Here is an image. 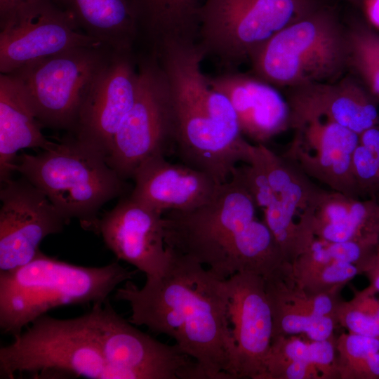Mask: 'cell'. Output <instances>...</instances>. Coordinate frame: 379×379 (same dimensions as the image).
I'll use <instances>...</instances> for the list:
<instances>
[{
	"instance_id": "cell-1",
	"label": "cell",
	"mask_w": 379,
	"mask_h": 379,
	"mask_svg": "<svg viewBox=\"0 0 379 379\" xmlns=\"http://www.w3.org/2000/svg\"><path fill=\"white\" fill-rule=\"evenodd\" d=\"M168 249L162 275L146 278L142 288L128 280L116 289L114 298L128 303L131 324L173 339L194 361L199 379L239 378L227 279Z\"/></svg>"
},
{
	"instance_id": "cell-2",
	"label": "cell",
	"mask_w": 379,
	"mask_h": 379,
	"mask_svg": "<svg viewBox=\"0 0 379 379\" xmlns=\"http://www.w3.org/2000/svg\"><path fill=\"white\" fill-rule=\"evenodd\" d=\"M256 208L241 180L231 175L207 203L164 213L166 245L225 279L241 272L264 279L282 274L290 264L256 218Z\"/></svg>"
},
{
	"instance_id": "cell-3",
	"label": "cell",
	"mask_w": 379,
	"mask_h": 379,
	"mask_svg": "<svg viewBox=\"0 0 379 379\" xmlns=\"http://www.w3.org/2000/svg\"><path fill=\"white\" fill-rule=\"evenodd\" d=\"M136 273L118 262L84 267L40 251L28 263L0 272L1 331L16 337L25 326L58 307L104 302Z\"/></svg>"
},
{
	"instance_id": "cell-4",
	"label": "cell",
	"mask_w": 379,
	"mask_h": 379,
	"mask_svg": "<svg viewBox=\"0 0 379 379\" xmlns=\"http://www.w3.org/2000/svg\"><path fill=\"white\" fill-rule=\"evenodd\" d=\"M15 171L40 189L68 220L77 219L83 229L96 234L101 208L128 191L126 180L103 154L69 133L48 149L21 154Z\"/></svg>"
},
{
	"instance_id": "cell-5",
	"label": "cell",
	"mask_w": 379,
	"mask_h": 379,
	"mask_svg": "<svg viewBox=\"0 0 379 379\" xmlns=\"http://www.w3.org/2000/svg\"><path fill=\"white\" fill-rule=\"evenodd\" d=\"M248 61L251 74L274 87L335 81L347 70L345 23L326 1L272 36Z\"/></svg>"
},
{
	"instance_id": "cell-6",
	"label": "cell",
	"mask_w": 379,
	"mask_h": 379,
	"mask_svg": "<svg viewBox=\"0 0 379 379\" xmlns=\"http://www.w3.org/2000/svg\"><path fill=\"white\" fill-rule=\"evenodd\" d=\"M29 373L36 378L114 379L86 318L40 316L0 348L1 378Z\"/></svg>"
},
{
	"instance_id": "cell-7",
	"label": "cell",
	"mask_w": 379,
	"mask_h": 379,
	"mask_svg": "<svg viewBox=\"0 0 379 379\" xmlns=\"http://www.w3.org/2000/svg\"><path fill=\"white\" fill-rule=\"evenodd\" d=\"M327 0H206L197 43L224 71L236 70L278 32Z\"/></svg>"
},
{
	"instance_id": "cell-8",
	"label": "cell",
	"mask_w": 379,
	"mask_h": 379,
	"mask_svg": "<svg viewBox=\"0 0 379 379\" xmlns=\"http://www.w3.org/2000/svg\"><path fill=\"white\" fill-rule=\"evenodd\" d=\"M112 49L103 45L74 48L11 73L21 83L43 128L72 132L81 105Z\"/></svg>"
},
{
	"instance_id": "cell-9",
	"label": "cell",
	"mask_w": 379,
	"mask_h": 379,
	"mask_svg": "<svg viewBox=\"0 0 379 379\" xmlns=\"http://www.w3.org/2000/svg\"><path fill=\"white\" fill-rule=\"evenodd\" d=\"M138 80L133 106L114 138L108 164L124 180L132 178L147 159L173 147L175 114L167 78L151 51L138 58Z\"/></svg>"
},
{
	"instance_id": "cell-10",
	"label": "cell",
	"mask_w": 379,
	"mask_h": 379,
	"mask_svg": "<svg viewBox=\"0 0 379 379\" xmlns=\"http://www.w3.org/2000/svg\"><path fill=\"white\" fill-rule=\"evenodd\" d=\"M114 379H199L194 361L174 344L135 328L109 304H93L86 314Z\"/></svg>"
},
{
	"instance_id": "cell-11",
	"label": "cell",
	"mask_w": 379,
	"mask_h": 379,
	"mask_svg": "<svg viewBox=\"0 0 379 379\" xmlns=\"http://www.w3.org/2000/svg\"><path fill=\"white\" fill-rule=\"evenodd\" d=\"M95 45L102 44L53 0L29 2L0 20V72L9 74L61 52Z\"/></svg>"
},
{
	"instance_id": "cell-12",
	"label": "cell",
	"mask_w": 379,
	"mask_h": 379,
	"mask_svg": "<svg viewBox=\"0 0 379 379\" xmlns=\"http://www.w3.org/2000/svg\"><path fill=\"white\" fill-rule=\"evenodd\" d=\"M0 272L33 260L47 236L69 222L46 195L25 177L9 179L0 190Z\"/></svg>"
},
{
	"instance_id": "cell-13",
	"label": "cell",
	"mask_w": 379,
	"mask_h": 379,
	"mask_svg": "<svg viewBox=\"0 0 379 379\" xmlns=\"http://www.w3.org/2000/svg\"><path fill=\"white\" fill-rule=\"evenodd\" d=\"M293 139L283 155L309 178L331 190L359 198L352 159L359 135L318 117H291Z\"/></svg>"
},
{
	"instance_id": "cell-14",
	"label": "cell",
	"mask_w": 379,
	"mask_h": 379,
	"mask_svg": "<svg viewBox=\"0 0 379 379\" xmlns=\"http://www.w3.org/2000/svg\"><path fill=\"white\" fill-rule=\"evenodd\" d=\"M138 80V58L133 50H112L69 133L107 158L116 133L135 101Z\"/></svg>"
},
{
	"instance_id": "cell-15",
	"label": "cell",
	"mask_w": 379,
	"mask_h": 379,
	"mask_svg": "<svg viewBox=\"0 0 379 379\" xmlns=\"http://www.w3.org/2000/svg\"><path fill=\"white\" fill-rule=\"evenodd\" d=\"M163 215L125 195L100 218L97 234L118 260L144 272L146 278L157 277L170 262Z\"/></svg>"
},
{
	"instance_id": "cell-16",
	"label": "cell",
	"mask_w": 379,
	"mask_h": 379,
	"mask_svg": "<svg viewBox=\"0 0 379 379\" xmlns=\"http://www.w3.org/2000/svg\"><path fill=\"white\" fill-rule=\"evenodd\" d=\"M229 317L237 347L239 378L265 379L273 338V318L265 279L241 272L227 279Z\"/></svg>"
},
{
	"instance_id": "cell-17",
	"label": "cell",
	"mask_w": 379,
	"mask_h": 379,
	"mask_svg": "<svg viewBox=\"0 0 379 379\" xmlns=\"http://www.w3.org/2000/svg\"><path fill=\"white\" fill-rule=\"evenodd\" d=\"M165 157H151L137 167L129 194L133 199L164 214L192 210L213 197L219 183L199 170L169 162Z\"/></svg>"
},
{
	"instance_id": "cell-18",
	"label": "cell",
	"mask_w": 379,
	"mask_h": 379,
	"mask_svg": "<svg viewBox=\"0 0 379 379\" xmlns=\"http://www.w3.org/2000/svg\"><path fill=\"white\" fill-rule=\"evenodd\" d=\"M207 77L211 87L230 102L242 134L257 144L290 128L289 105L276 87L237 70Z\"/></svg>"
},
{
	"instance_id": "cell-19",
	"label": "cell",
	"mask_w": 379,
	"mask_h": 379,
	"mask_svg": "<svg viewBox=\"0 0 379 379\" xmlns=\"http://www.w3.org/2000/svg\"><path fill=\"white\" fill-rule=\"evenodd\" d=\"M291 114L328 119L359 135L379 125L376 98L356 77L288 88Z\"/></svg>"
},
{
	"instance_id": "cell-20",
	"label": "cell",
	"mask_w": 379,
	"mask_h": 379,
	"mask_svg": "<svg viewBox=\"0 0 379 379\" xmlns=\"http://www.w3.org/2000/svg\"><path fill=\"white\" fill-rule=\"evenodd\" d=\"M19 80L11 74H0V182L11 178L17 153L23 149L46 150L55 145L42 133Z\"/></svg>"
},
{
	"instance_id": "cell-21",
	"label": "cell",
	"mask_w": 379,
	"mask_h": 379,
	"mask_svg": "<svg viewBox=\"0 0 379 379\" xmlns=\"http://www.w3.org/2000/svg\"><path fill=\"white\" fill-rule=\"evenodd\" d=\"M312 230L315 238L329 242L379 240V198L361 199L323 190Z\"/></svg>"
},
{
	"instance_id": "cell-22",
	"label": "cell",
	"mask_w": 379,
	"mask_h": 379,
	"mask_svg": "<svg viewBox=\"0 0 379 379\" xmlns=\"http://www.w3.org/2000/svg\"><path fill=\"white\" fill-rule=\"evenodd\" d=\"M81 30L114 51L133 50L140 35L131 0H53Z\"/></svg>"
},
{
	"instance_id": "cell-23",
	"label": "cell",
	"mask_w": 379,
	"mask_h": 379,
	"mask_svg": "<svg viewBox=\"0 0 379 379\" xmlns=\"http://www.w3.org/2000/svg\"><path fill=\"white\" fill-rule=\"evenodd\" d=\"M140 34L152 48L169 39L197 40L200 11L206 0H131Z\"/></svg>"
},
{
	"instance_id": "cell-24",
	"label": "cell",
	"mask_w": 379,
	"mask_h": 379,
	"mask_svg": "<svg viewBox=\"0 0 379 379\" xmlns=\"http://www.w3.org/2000/svg\"><path fill=\"white\" fill-rule=\"evenodd\" d=\"M347 69L379 98V34L370 24L354 15L346 20Z\"/></svg>"
},
{
	"instance_id": "cell-25",
	"label": "cell",
	"mask_w": 379,
	"mask_h": 379,
	"mask_svg": "<svg viewBox=\"0 0 379 379\" xmlns=\"http://www.w3.org/2000/svg\"><path fill=\"white\" fill-rule=\"evenodd\" d=\"M359 273H363V270L351 263L332 261L314 264L297 259L291 265V277L310 294L331 293Z\"/></svg>"
},
{
	"instance_id": "cell-26",
	"label": "cell",
	"mask_w": 379,
	"mask_h": 379,
	"mask_svg": "<svg viewBox=\"0 0 379 379\" xmlns=\"http://www.w3.org/2000/svg\"><path fill=\"white\" fill-rule=\"evenodd\" d=\"M267 298L273 318V338L302 333L311 340H323L333 336L336 321L334 317L304 313L278 298Z\"/></svg>"
},
{
	"instance_id": "cell-27",
	"label": "cell",
	"mask_w": 379,
	"mask_h": 379,
	"mask_svg": "<svg viewBox=\"0 0 379 379\" xmlns=\"http://www.w3.org/2000/svg\"><path fill=\"white\" fill-rule=\"evenodd\" d=\"M338 375L342 378H353L364 360L379 351V337L364 335L350 332L335 340Z\"/></svg>"
},
{
	"instance_id": "cell-28",
	"label": "cell",
	"mask_w": 379,
	"mask_h": 379,
	"mask_svg": "<svg viewBox=\"0 0 379 379\" xmlns=\"http://www.w3.org/2000/svg\"><path fill=\"white\" fill-rule=\"evenodd\" d=\"M335 319L350 332L379 337V317L351 300L338 303Z\"/></svg>"
},
{
	"instance_id": "cell-29",
	"label": "cell",
	"mask_w": 379,
	"mask_h": 379,
	"mask_svg": "<svg viewBox=\"0 0 379 379\" xmlns=\"http://www.w3.org/2000/svg\"><path fill=\"white\" fill-rule=\"evenodd\" d=\"M309 344L311 362L319 371L321 378L339 376L335 358V340L333 336L323 340H312Z\"/></svg>"
},
{
	"instance_id": "cell-30",
	"label": "cell",
	"mask_w": 379,
	"mask_h": 379,
	"mask_svg": "<svg viewBox=\"0 0 379 379\" xmlns=\"http://www.w3.org/2000/svg\"><path fill=\"white\" fill-rule=\"evenodd\" d=\"M359 138V142L366 147L379 163V125L364 131Z\"/></svg>"
},
{
	"instance_id": "cell-31",
	"label": "cell",
	"mask_w": 379,
	"mask_h": 379,
	"mask_svg": "<svg viewBox=\"0 0 379 379\" xmlns=\"http://www.w3.org/2000/svg\"><path fill=\"white\" fill-rule=\"evenodd\" d=\"M375 378H379V351L366 358L359 375V379Z\"/></svg>"
},
{
	"instance_id": "cell-32",
	"label": "cell",
	"mask_w": 379,
	"mask_h": 379,
	"mask_svg": "<svg viewBox=\"0 0 379 379\" xmlns=\"http://www.w3.org/2000/svg\"><path fill=\"white\" fill-rule=\"evenodd\" d=\"M37 0H0V20L6 18L18 6Z\"/></svg>"
},
{
	"instance_id": "cell-33",
	"label": "cell",
	"mask_w": 379,
	"mask_h": 379,
	"mask_svg": "<svg viewBox=\"0 0 379 379\" xmlns=\"http://www.w3.org/2000/svg\"><path fill=\"white\" fill-rule=\"evenodd\" d=\"M366 7L369 21L379 27V0H365L362 7Z\"/></svg>"
},
{
	"instance_id": "cell-34",
	"label": "cell",
	"mask_w": 379,
	"mask_h": 379,
	"mask_svg": "<svg viewBox=\"0 0 379 379\" xmlns=\"http://www.w3.org/2000/svg\"><path fill=\"white\" fill-rule=\"evenodd\" d=\"M368 277L371 286L376 292L379 291V269L374 267H368L364 272Z\"/></svg>"
},
{
	"instance_id": "cell-35",
	"label": "cell",
	"mask_w": 379,
	"mask_h": 379,
	"mask_svg": "<svg viewBox=\"0 0 379 379\" xmlns=\"http://www.w3.org/2000/svg\"><path fill=\"white\" fill-rule=\"evenodd\" d=\"M370 266L379 269V245L378 246L375 252L370 260L366 269Z\"/></svg>"
},
{
	"instance_id": "cell-36",
	"label": "cell",
	"mask_w": 379,
	"mask_h": 379,
	"mask_svg": "<svg viewBox=\"0 0 379 379\" xmlns=\"http://www.w3.org/2000/svg\"><path fill=\"white\" fill-rule=\"evenodd\" d=\"M344 1L355 8H360L363 6L365 0H341Z\"/></svg>"
},
{
	"instance_id": "cell-37",
	"label": "cell",
	"mask_w": 379,
	"mask_h": 379,
	"mask_svg": "<svg viewBox=\"0 0 379 379\" xmlns=\"http://www.w3.org/2000/svg\"><path fill=\"white\" fill-rule=\"evenodd\" d=\"M378 304H379V299H378ZM378 316H379V305H378Z\"/></svg>"
}]
</instances>
